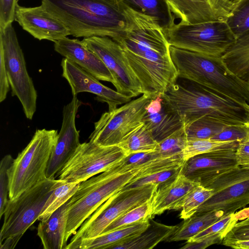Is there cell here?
Returning a JSON list of instances; mask_svg holds the SVG:
<instances>
[{"label":"cell","mask_w":249,"mask_h":249,"mask_svg":"<svg viewBox=\"0 0 249 249\" xmlns=\"http://www.w3.org/2000/svg\"><path fill=\"white\" fill-rule=\"evenodd\" d=\"M130 11L132 26L114 40L121 46L139 80L142 94L152 99L176 83L178 74L160 27L152 19Z\"/></svg>","instance_id":"1"},{"label":"cell","mask_w":249,"mask_h":249,"mask_svg":"<svg viewBox=\"0 0 249 249\" xmlns=\"http://www.w3.org/2000/svg\"><path fill=\"white\" fill-rule=\"evenodd\" d=\"M41 5L76 37L108 36L113 39L133 24L121 0H41Z\"/></svg>","instance_id":"2"},{"label":"cell","mask_w":249,"mask_h":249,"mask_svg":"<svg viewBox=\"0 0 249 249\" xmlns=\"http://www.w3.org/2000/svg\"><path fill=\"white\" fill-rule=\"evenodd\" d=\"M190 82H177L161 94L167 106L177 113L184 125L209 116L228 125H244L248 121L243 105L211 89Z\"/></svg>","instance_id":"3"},{"label":"cell","mask_w":249,"mask_h":249,"mask_svg":"<svg viewBox=\"0 0 249 249\" xmlns=\"http://www.w3.org/2000/svg\"><path fill=\"white\" fill-rule=\"evenodd\" d=\"M178 77L211 89L244 105L249 104V84L233 74L221 57L170 46Z\"/></svg>","instance_id":"4"},{"label":"cell","mask_w":249,"mask_h":249,"mask_svg":"<svg viewBox=\"0 0 249 249\" xmlns=\"http://www.w3.org/2000/svg\"><path fill=\"white\" fill-rule=\"evenodd\" d=\"M142 168L124 169L117 163L99 175L81 182L69 200L65 244L68 245L69 237L75 233L89 216L110 197L135 178Z\"/></svg>","instance_id":"5"},{"label":"cell","mask_w":249,"mask_h":249,"mask_svg":"<svg viewBox=\"0 0 249 249\" xmlns=\"http://www.w3.org/2000/svg\"><path fill=\"white\" fill-rule=\"evenodd\" d=\"M58 134L57 130L37 129L27 145L14 159L7 171L9 199L16 198L47 178V167Z\"/></svg>","instance_id":"6"},{"label":"cell","mask_w":249,"mask_h":249,"mask_svg":"<svg viewBox=\"0 0 249 249\" xmlns=\"http://www.w3.org/2000/svg\"><path fill=\"white\" fill-rule=\"evenodd\" d=\"M164 33L170 45L218 57H221L236 40L225 21L178 23Z\"/></svg>","instance_id":"7"},{"label":"cell","mask_w":249,"mask_h":249,"mask_svg":"<svg viewBox=\"0 0 249 249\" xmlns=\"http://www.w3.org/2000/svg\"><path fill=\"white\" fill-rule=\"evenodd\" d=\"M158 185L149 184L135 189L121 190L101 204L82 224L66 249H76L82 240L101 234L114 220L128 211L152 198Z\"/></svg>","instance_id":"8"},{"label":"cell","mask_w":249,"mask_h":249,"mask_svg":"<svg viewBox=\"0 0 249 249\" xmlns=\"http://www.w3.org/2000/svg\"><path fill=\"white\" fill-rule=\"evenodd\" d=\"M60 180L46 178L14 199H9L4 210L0 244L9 237L21 238L38 219L44 206Z\"/></svg>","instance_id":"9"},{"label":"cell","mask_w":249,"mask_h":249,"mask_svg":"<svg viewBox=\"0 0 249 249\" xmlns=\"http://www.w3.org/2000/svg\"><path fill=\"white\" fill-rule=\"evenodd\" d=\"M0 53L3 57L12 94L19 100L26 117L32 120L36 111L37 92L12 23L0 30Z\"/></svg>","instance_id":"10"},{"label":"cell","mask_w":249,"mask_h":249,"mask_svg":"<svg viewBox=\"0 0 249 249\" xmlns=\"http://www.w3.org/2000/svg\"><path fill=\"white\" fill-rule=\"evenodd\" d=\"M151 100L142 94L120 107L103 113L94 123L89 141L101 146L118 145L143 124Z\"/></svg>","instance_id":"11"},{"label":"cell","mask_w":249,"mask_h":249,"mask_svg":"<svg viewBox=\"0 0 249 249\" xmlns=\"http://www.w3.org/2000/svg\"><path fill=\"white\" fill-rule=\"evenodd\" d=\"M125 156L118 145L101 146L90 141L85 142L80 144L55 178L81 183L111 168Z\"/></svg>","instance_id":"12"},{"label":"cell","mask_w":249,"mask_h":249,"mask_svg":"<svg viewBox=\"0 0 249 249\" xmlns=\"http://www.w3.org/2000/svg\"><path fill=\"white\" fill-rule=\"evenodd\" d=\"M213 195L196 213L221 211L223 216L249 204V166H237L219 175L207 187Z\"/></svg>","instance_id":"13"},{"label":"cell","mask_w":249,"mask_h":249,"mask_svg":"<svg viewBox=\"0 0 249 249\" xmlns=\"http://www.w3.org/2000/svg\"><path fill=\"white\" fill-rule=\"evenodd\" d=\"M82 41L109 70L118 92L131 98L143 94L141 83L117 41L108 36H99L84 37Z\"/></svg>","instance_id":"14"},{"label":"cell","mask_w":249,"mask_h":249,"mask_svg":"<svg viewBox=\"0 0 249 249\" xmlns=\"http://www.w3.org/2000/svg\"><path fill=\"white\" fill-rule=\"evenodd\" d=\"M82 102L77 96L63 109V120L56 142L51 154L46 172V178L55 179L56 174L69 161L80 145L79 131L75 125V117Z\"/></svg>","instance_id":"15"},{"label":"cell","mask_w":249,"mask_h":249,"mask_svg":"<svg viewBox=\"0 0 249 249\" xmlns=\"http://www.w3.org/2000/svg\"><path fill=\"white\" fill-rule=\"evenodd\" d=\"M235 151L220 150L196 155L184 161L180 173L207 187L221 174L238 166Z\"/></svg>","instance_id":"16"},{"label":"cell","mask_w":249,"mask_h":249,"mask_svg":"<svg viewBox=\"0 0 249 249\" xmlns=\"http://www.w3.org/2000/svg\"><path fill=\"white\" fill-rule=\"evenodd\" d=\"M61 65L62 76L71 88L72 96H77L82 92L93 93L96 95L98 101L107 104L109 111L131 100V98L104 85L98 79L68 58H63Z\"/></svg>","instance_id":"17"},{"label":"cell","mask_w":249,"mask_h":249,"mask_svg":"<svg viewBox=\"0 0 249 249\" xmlns=\"http://www.w3.org/2000/svg\"><path fill=\"white\" fill-rule=\"evenodd\" d=\"M170 10L182 24L226 21L234 4L226 0H167Z\"/></svg>","instance_id":"18"},{"label":"cell","mask_w":249,"mask_h":249,"mask_svg":"<svg viewBox=\"0 0 249 249\" xmlns=\"http://www.w3.org/2000/svg\"><path fill=\"white\" fill-rule=\"evenodd\" d=\"M15 20L23 30L39 40H48L55 42L71 35L68 28L41 4L26 7L18 4Z\"/></svg>","instance_id":"19"},{"label":"cell","mask_w":249,"mask_h":249,"mask_svg":"<svg viewBox=\"0 0 249 249\" xmlns=\"http://www.w3.org/2000/svg\"><path fill=\"white\" fill-rule=\"evenodd\" d=\"M54 44V50L71 60L99 80L114 84V79L109 70L101 59L77 39L62 38Z\"/></svg>","instance_id":"20"},{"label":"cell","mask_w":249,"mask_h":249,"mask_svg":"<svg viewBox=\"0 0 249 249\" xmlns=\"http://www.w3.org/2000/svg\"><path fill=\"white\" fill-rule=\"evenodd\" d=\"M142 122L158 142L184 126L180 117L167 106L161 95L151 100Z\"/></svg>","instance_id":"21"},{"label":"cell","mask_w":249,"mask_h":249,"mask_svg":"<svg viewBox=\"0 0 249 249\" xmlns=\"http://www.w3.org/2000/svg\"><path fill=\"white\" fill-rule=\"evenodd\" d=\"M199 184L180 173L174 179L158 187L151 200L152 217L167 210H179L183 199Z\"/></svg>","instance_id":"22"},{"label":"cell","mask_w":249,"mask_h":249,"mask_svg":"<svg viewBox=\"0 0 249 249\" xmlns=\"http://www.w3.org/2000/svg\"><path fill=\"white\" fill-rule=\"evenodd\" d=\"M69 209V200L55 211L46 220L40 221L37 235L44 249H66L65 234Z\"/></svg>","instance_id":"23"},{"label":"cell","mask_w":249,"mask_h":249,"mask_svg":"<svg viewBox=\"0 0 249 249\" xmlns=\"http://www.w3.org/2000/svg\"><path fill=\"white\" fill-rule=\"evenodd\" d=\"M132 11L152 19L164 33L175 23L167 0H121Z\"/></svg>","instance_id":"24"},{"label":"cell","mask_w":249,"mask_h":249,"mask_svg":"<svg viewBox=\"0 0 249 249\" xmlns=\"http://www.w3.org/2000/svg\"><path fill=\"white\" fill-rule=\"evenodd\" d=\"M150 225V220L102 233L91 239L83 240L76 249H111L114 246L134 238L145 231Z\"/></svg>","instance_id":"25"},{"label":"cell","mask_w":249,"mask_h":249,"mask_svg":"<svg viewBox=\"0 0 249 249\" xmlns=\"http://www.w3.org/2000/svg\"><path fill=\"white\" fill-rule=\"evenodd\" d=\"M150 225L140 235L111 249H152L160 242L166 240L176 231L177 226H168L150 219Z\"/></svg>","instance_id":"26"},{"label":"cell","mask_w":249,"mask_h":249,"mask_svg":"<svg viewBox=\"0 0 249 249\" xmlns=\"http://www.w3.org/2000/svg\"><path fill=\"white\" fill-rule=\"evenodd\" d=\"M221 58L233 74L249 84V32L238 37Z\"/></svg>","instance_id":"27"},{"label":"cell","mask_w":249,"mask_h":249,"mask_svg":"<svg viewBox=\"0 0 249 249\" xmlns=\"http://www.w3.org/2000/svg\"><path fill=\"white\" fill-rule=\"evenodd\" d=\"M223 216L221 211L196 213L178 226L166 241H187L203 231Z\"/></svg>","instance_id":"28"},{"label":"cell","mask_w":249,"mask_h":249,"mask_svg":"<svg viewBox=\"0 0 249 249\" xmlns=\"http://www.w3.org/2000/svg\"><path fill=\"white\" fill-rule=\"evenodd\" d=\"M126 155L133 153L155 151L158 142L143 123L119 145Z\"/></svg>","instance_id":"29"},{"label":"cell","mask_w":249,"mask_h":249,"mask_svg":"<svg viewBox=\"0 0 249 249\" xmlns=\"http://www.w3.org/2000/svg\"><path fill=\"white\" fill-rule=\"evenodd\" d=\"M227 125H229L206 116L184 125L187 140L211 139Z\"/></svg>","instance_id":"30"},{"label":"cell","mask_w":249,"mask_h":249,"mask_svg":"<svg viewBox=\"0 0 249 249\" xmlns=\"http://www.w3.org/2000/svg\"><path fill=\"white\" fill-rule=\"evenodd\" d=\"M80 183L60 180L57 187L46 201L38 220L43 221L67 202L78 189Z\"/></svg>","instance_id":"31"},{"label":"cell","mask_w":249,"mask_h":249,"mask_svg":"<svg viewBox=\"0 0 249 249\" xmlns=\"http://www.w3.org/2000/svg\"><path fill=\"white\" fill-rule=\"evenodd\" d=\"M239 142L237 141H217L212 139L187 140L182 152L183 159L185 161L196 155L216 150H236Z\"/></svg>","instance_id":"32"},{"label":"cell","mask_w":249,"mask_h":249,"mask_svg":"<svg viewBox=\"0 0 249 249\" xmlns=\"http://www.w3.org/2000/svg\"><path fill=\"white\" fill-rule=\"evenodd\" d=\"M152 199L132 209L116 219L104 230L101 234L153 218Z\"/></svg>","instance_id":"33"},{"label":"cell","mask_w":249,"mask_h":249,"mask_svg":"<svg viewBox=\"0 0 249 249\" xmlns=\"http://www.w3.org/2000/svg\"><path fill=\"white\" fill-rule=\"evenodd\" d=\"M225 21L236 39L249 32V0L235 3Z\"/></svg>","instance_id":"34"},{"label":"cell","mask_w":249,"mask_h":249,"mask_svg":"<svg viewBox=\"0 0 249 249\" xmlns=\"http://www.w3.org/2000/svg\"><path fill=\"white\" fill-rule=\"evenodd\" d=\"M187 142L184 126L158 142L155 150L162 158L182 157Z\"/></svg>","instance_id":"35"},{"label":"cell","mask_w":249,"mask_h":249,"mask_svg":"<svg viewBox=\"0 0 249 249\" xmlns=\"http://www.w3.org/2000/svg\"><path fill=\"white\" fill-rule=\"evenodd\" d=\"M213 194V191L200 184L196 186L183 199L180 206L179 217L186 220L196 213L197 209Z\"/></svg>","instance_id":"36"},{"label":"cell","mask_w":249,"mask_h":249,"mask_svg":"<svg viewBox=\"0 0 249 249\" xmlns=\"http://www.w3.org/2000/svg\"><path fill=\"white\" fill-rule=\"evenodd\" d=\"M162 158H166L161 157L156 151L138 152L125 156L118 163L126 169L142 168Z\"/></svg>","instance_id":"37"},{"label":"cell","mask_w":249,"mask_h":249,"mask_svg":"<svg viewBox=\"0 0 249 249\" xmlns=\"http://www.w3.org/2000/svg\"><path fill=\"white\" fill-rule=\"evenodd\" d=\"M237 221L235 213L226 215L187 241L197 242L208 236L216 233H222L225 236Z\"/></svg>","instance_id":"38"},{"label":"cell","mask_w":249,"mask_h":249,"mask_svg":"<svg viewBox=\"0 0 249 249\" xmlns=\"http://www.w3.org/2000/svg\"><path fill=\"white\" fill-rule=\"evenodd\" d=\"M14 159L11 155H5L0 163V218L3 215L9 198V179L7 171Z\"/></svg>","instance_id":"39"},{"label":"cell","mask_w":249,"mask_h":249,"mask_svg":"<svg viewBox=\"0 0 249 249\" xmlns=\"http://www.w3.org/2000/svg\"><path fill=\"white\" fill-rule=\"evenodd\" d=\"M249 240V217L236 222L225 236L222 244L227 246L237 241Z\"/></svg>","instance_id":"40"},{"label":"cell","mask_w":249,"mask_h":249,"mask_svg":"<svg viewBox=\"0 0 249 249\" xmlns=\"http://www.w3.org/2000/svg\"><path fill=\"white\" fill-rule=\"evenodd\" d=\"M248 129L244 125H229L212 138L217 141H241L249 136Z\"/></svg>","instance_id":"41"},{"label":"cell","mask_w":249,"mask_h":249,"mask_svg":"<svg viewBox=\"0 0 249 249\" xmlns=\"http://www.w3.org/2000/svg\"><path fill=\"white\" fill-rule=\"evenodd\" d=\"M17 0H0V30L15 20Z\"/></svg>","instance_id":"42"},{"label":"cell","mask_w":249,"mask_h":249,"mask_svg":"<svg viewBox=\"0 0 249 249\" xmlns=\"http://www.w3.org/2000/svg\"><path fill=\"white\" fill-rule=\"evenodd\" d=\"M225 237L222 233H216L208 236L197 242L187 241L181 248L182 249H204L208 247L216 244L222 243Z\"/></svg>","instance_id":"43"},{"label":"cell","mask_w":249,"mask_h":249,"mask_svg":"<svg viewBox=\"0 0 249 249\" xmlns=\"http://www.w3.org/2000/svg\"><path fill=\"white\" fill-rule=\"evenodd\" d=\"M235 155L238 166H249V135L239 142Z\"/></svg>","instance_id":"44"},{"label":"cell","mask_w":249,"mask_h":249,"mask_svg":"<svg viewBox=\"0 0 249 249\" xmlns=\"http://www.w3.org/2000/svg\"><path fill=\"white\" fill-rule=\"evenodd\" d=\"M10 87L3 57L0 53V102L4 101L6 98Z\"/></svg>","instance_id":"45"},{"label":"cell","mask_w":249,"mask_h":249,"mask_svg":"<svg viewBox=\"0 0 249 249\" xmlns=\"http://www.w3.org/2000/svg\"><path fill=\"white\" fill-rule=\"evenodd\" d=\"M20 238L17 237H9L3 241V242L0 244V249H14Z\"/></svg>","instance_id":"46"},{"label":"cell","mask_w":249,"mask_h":249,"mask_svg":"<svg viewBox=\"0 0 249 249\" xmlns=\"http://www.w3.org/2000/svg\"><path fill=\"white\" fill-rule=\"evenodd\" d=\"M227 247L235 249H249V240L232 242L228 244Z\"/></svg>","instance_id":"47"},{"label":"cell","mask_w":249,"mask_h":249,"mask_svg":"<svg viewBox=\"0 0 249 249\" xmlns=\"http://www.w3.org/2000/svg\"><path fill=\"white\" fill-rule=\"evenodd\" d=\"M243 210L245 211V213H243L245 214H241L239 213H236L238 219H243V217H245V218L249 217V208H246Z\"/></svg>","instance_id":"48"},{"label":"cell","mask_w":249,"mask_h":249,"mask_svg":"<svg viewBox=\"0 0 249 249\" xmlns=\"http://www.w3.org/2000/svg\"><path fill=\"white\" fill-rule=\"evenodd\" d=\"M245 109H246V112H247V119H248V121H247V122L245 124L249 127V104H245L243 105Z\"/></svg>","instance_id":"49"},{"label":"cell","mask_w":249,"mask_h":249,"mask_svg":"<svg viewBox=\"0 0 249 249\" xmlns=\"http://www.w3.org/2000/svg\"><path fill=\"white\" fill-rule=\"evenodd\" d=\"M226 0L228 1V2H229L231 3L235 4L237 2H238L240 0Z\"/></svg>","instance_id":"50"},{"label":"cell","mask_w":249,"mask_h":249,"mask_svg":"<svg viewBox=\"0 0 249 249\" xmlns=\"http://www.w3.org/2000/svg\"><path fill=\"white\" fill-rule=\"evenodd\" d=\"M245 125H246V124H245ZM246 126L247 127V128H248V129L249 135V127L247 126V125H246Z\"/></svg>","instance_id":"51"}]
</instances>
